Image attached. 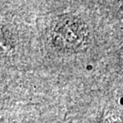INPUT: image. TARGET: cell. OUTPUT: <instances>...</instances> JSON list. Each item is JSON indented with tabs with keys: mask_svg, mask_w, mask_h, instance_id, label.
<instances>
[{
	"mask_svg": "<svg viewBox=\"0 0 123 123\" xmlns=\"http://www.w3.org/2000/svg\"><path fill=\"white\" fill-rule=\"evenodd\" d=\"M52 37L57 46L69 50L83 49L87 41V32L83 23L75 18H62L52 28Z\"/></svg>",
	"mask_w": 123,
	"mask_h": 123,
	"instance_id": "1",
	"label": "cell"
}]
</instances>
